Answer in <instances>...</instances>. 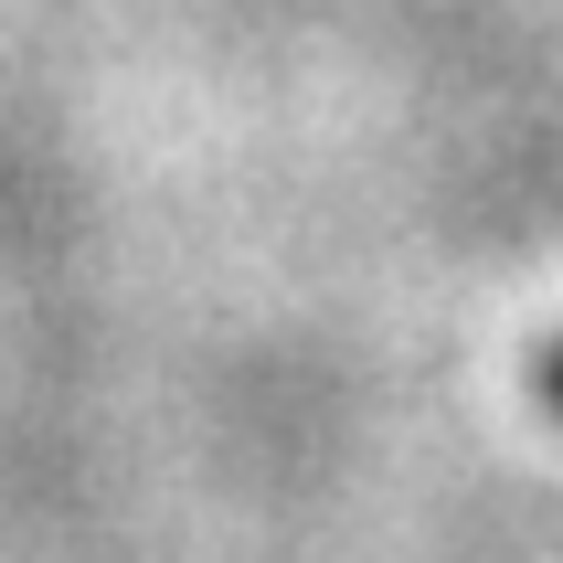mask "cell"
Segmentation results:
<instances>
[{"label": "cell", "instance_id": "1", "mask_svg": "<svg viewBox=\"0 0 563 563\" xmlns=\"http://www.w3.org/2000/svg\"><path fill=\"white\" fill-rule=\"evenodd\" d=\"M542 405H553V415H563V341H553V351H542Z\"/></svg>", "mask_w": 563, "mask_h": 563}]
</instances>
